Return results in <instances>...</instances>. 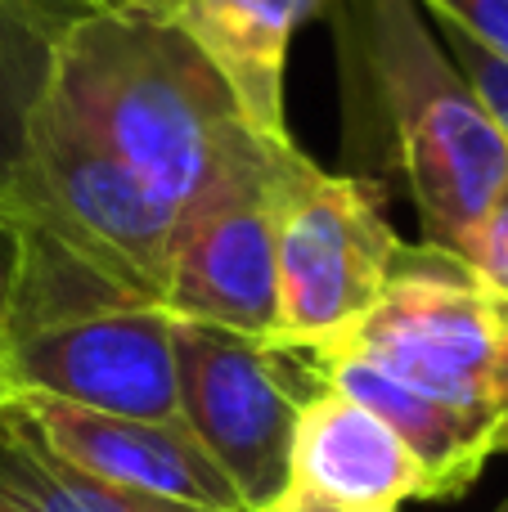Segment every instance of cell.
Masks as SVG:
<instances>
[{
	"instance_id": "cell-6",
	"label": "cell",
	"mask_w": 508,
	"mask_h": 512,
	"mask_svg": "<svg viewBox=\"0 0 508 512\" xmlns=\"http://www.w3.org/2000/svg\"><path fill=\"white\" fill-rule=\"evenodd\" d=\"M180 423L257 512L288 490L302 405L324 387L311 355L216 324L171 319Z\"/></svg>"
},
{
	"instance_id": "cell-17",
	"label": "cell",
	"mask_w": 508,
	"mask_h": 512,
	"mask_svg": "<svg viewBox=\"0 0 508 512\" xmlns=\"http://www.w3.org/2000/svg\"><path fill=\"white\" fill-rule=\"evenodd\" d=\"M491 454H508V301H500V351L491 378Z\"/></svg>"
},
{
	"instance_id": "cell-8",
	"label": "cell",
	"mask_w": 508,
	"mask_h": 512,
	"mask_svg": "<svg viewBox=\"0 0 508 512\" xmlns=\"http://www.w3.org/2000/svg\"><path fill=\"white\" fill-rule=\"evenodd\" d=\"M288 144H275L257 167L230 176L180 212L176 252H171L167 292H162V310L171 319L216 324L275 342V162Z\"/></svg>"
},
{
	"instance_id": "cell-24",
	"label": "cell",
	"mask_w": 508,
	"mask_h": 512,
	"mask_svg": "<svg viewBox=\"0 0 508 512\" xmlns=\"http://www.w3.org/2000/svg\"><path fill=\"white\" fill-rule=\"evenodd\" d=\"M495 512H508V499H504V504H500V508H495Z\"/></svg>"
},
{
	"instance_id": "cell-9",
	"label": "cell",
	"mask_w": 508,
	"mask_h": 512,
	"mask_svg": "<svg viewBox=\"0 0 508 512\" xmlns=\"http://www.w3.org/2000/svg\"><path fill=\"white\" fill-rule=\"evenodd\" d=\"M5 414L23 432H32L54 459L99 481L176 499V504L203 512H248L230 477L207 459L185 423L95 414V409H77L45 396H9Z\"/></svg>"
},
{
	"instance_id": "cell-1",
	"label": "cell",
	"mask_w": 508,
	"mask_h": 512,
	"mask_svg": "<svg viewBox=\"0 0 508 512\" xmlns=\"http://www.w3.org/2000/svg\"><path fill=\"white\" fill-rule=\"evenodd\" d=\"M50 104L180 212L275 149L171 9L122 5L72 18L54 54Z\"/></svg>"
},
{
	"instance_id": "cell-14",
	"label": "cell",
	"mask_w": 508,
	"mask_h": 512,
	"mask_svg": "<svg viewBox=\"0 0 508 512\" xmlns=\"http://www.w3.org/2000/svg\"><path fill=\"white\" fill-rule=\"evenodd\" d=\"M437 27H441V45H446V54L455 59V68L464 72V81L473 86L477 104L486 108L491 126L508 144V59H500V54L486 50V45H477L473 36H464L459 27H446V23H437Z\"/></svg>"
},
{
	"instance_id": "cell-7",
	"label": "cell",
	"mask_w": 508,
	"mask_h": 512,
	"mask_svg": "<svg viewBox=\"0 0 508 512\" xmlns=\"http://www.w3.org/2000/svg\"><path fill=\"white\" fill-rule=\"evenodd\" d=\"M0 364L9 396L180 423L171 315L158 306H104L23 328L0 342Z\"/></svg>"
},
{
	"instance_id": "cell-22",
	"label": "cell",
	"mask_w": 508,
	"mask_h": 512,
	"mask_svg": "<svg viewBox=\"0 0 508 512\" xmlns=\"http://www.w3.org/2000/svg\"><path fill=\"white\" fill-rule=\"evenodd\" d=\"M90 5H95V9H117L122 0H90Z\"/></svg>"
},
{
	"instance_id": "cell-13",
	"label": "cell",
	"mask_w": 508,
	"mask_h": 512,
	"mask_svg": "<svg viewBox=\"0 0 508 512\" xmlns=\"http://www.w3.org/2000/svg\"><path fill=\"white\" fill-rule=\"evenodd\" d=\"M81 14L90 9L72 0H0V203L27 158L36 108L50 95L59 36Z\"/></svg>"
},
{
	"instance_id": "cell-11",
	"label": "cell",
	"mask_w": 508,
	"mask_h": 512,
	"mask_svg": "<svg viewBox=\"0 0 508 512\" xmlns=\"http://www.w3.org/2000/svg\"><path fill=\"white\" fill-rule=\"evenodd\" d=\"M315 0H176L171 18L185 27L248 126L270 144L293 140L284 122L288 45Z\"/></svg>"
},
{
	"instance_id": "cell-21",
	"label": "cell",
	"mask_w": 508,
	"mask_h": 512,
	"mask_svg": "<svg viewBox=\"0 0 508 512\" xmlns=\"http://www.w3.org/2000/svg\"><path fill=\"white\" fill-rule=\"evenodd\" d=\"M5 400H9V387H5V364H0V409H5Z\"/></svg>"
},
{
	"instance_id": "cell-15",
	"label": "cell",
	"mask_w": 508,
	"mask_h": 512,
	"mask_svg": "<svg viewBox=\"0 0 508 512\" xmlns=\"http://www.w3.org/2000/svg\"><path fill=\"white\" fill-rule=\"evenodd\" d=\"M455 256L477 274V283H482L486 292L508 301V180Z\"/></svg>"
},
{
	"instance_id": "cell-2",
	"label": "cell",
	"mask_w": 508,
	"mask_h": 512,
	"mask_svg": "<svg viewBox=\"0 0 508 512\" xmlns=\"http://www.w3.org/2000/svg\"><path fill=\"white\" fill-rule=\"evenodd\" d=\"M347 77L378 122L387 162L405 180L423 243L459 252L508 180V144L477 104L419 0H351L342 27Z\"/></svg>"
},
{
	"instance_id": "cell-12",
	"label": "cell",
	"mask_w": 508,
	"mask_h": 512,
	"mask_svg": "<svg viewBox=\"0 0 508 512\" xmlns=\"http://www.w3.org/2000/svg\"><path fill=\"white\" fill-rule=\"evenodd\" d=\"M311 364L333 391H342L374 418H383L396 432V441L419 459L423 499H455L482 477L486 459H491V418L441 405V400L356 360H315L311 355Z\"/></svg>"
},
{
	"instance_id": "cell-18",
	"label": "cell",
	"mask_w": 508,
	"mask_h": 512,
	"mask_svg": "<svg viewBox=\"0 0 508 512\" xmlns=\"http://www.w3.org/2000/svg\"><path fill=\"white\" fill-rule=\"evenodd\" d=\"M18 256H23L18 225L0 212V337L9 328V310H14V292H18Z\"/></svg>"
},
{
	"instance_id": "cell-5",
	"label": "cell",
	"mask_w": 508,
	"mask_h": 512,
	"mask_svg": "<svg viewBox=\"0 0 508 512\" xmlns=\"http://www.w3.org/2000/svg\"><path fill=\"white\" fill-rule=\"evenodd\" d=\"M500 351V297L477 283L455 252L405 243L383 297L315 360H356L464 414H491V378Z\"/></svg>"
},
{
	"instance_id": "cell-16",
	"label": "cell",
	"mask_w": 508,
	"mask_h": 512,
	"mask_svg": "<svg viewBox=\"0 0 508 512\" xmlns=\"http://www.w3.org/2000/svg\"><path fill=\"white\" fill-rule=\"evenodd\" d=\"M423 5L437 14V23L459 27L477 45L508 59V0H423Z\"/></svg>"
},
{
	"instance_id": "cell-10",
	"label": "cell",
	"mask_w": 508,
	"mask_h": 512,
	"mask_svg": "<svg viewBox=\"0 0 508 512\" xmlns=\"http://www.w3.org/2000/svg\"><path fill=\"white\" fill-rule=\"evenodd\" d=\"M288 490L356 512H396L405 499H423V468L383 418L324 382L297 418Z\"/></svg>"
},
{
	"instance_id": "cell-23",
	"label": "cell",
	"mask_w": 508,
	"mask_h": 512,
	"mask_svg": "<svg viewBox=\"0 0 508 512\" xmlns=\"http://www.w3.org/2000/svg\"><path fill=\"white\" fill-rule=\"evenodd\" d=\"M72 5H86V9H95V5H90V0H72Z\"/></svg>"
},
{
	"instance_id": "cell-20",
	"label": "cell",
	"mask_w": 508,
	"mask_h": 512,
	"mask_svg": "<svg viewBox=\"0 0 508 512\" xmlns=\"http://www.w3.org/2000/svg\"><path fill=\"white\" fill-rule=\"evenodd\" d=\"M122 5H144V9H171L176 5V0H122ZM117 5V9H122Z\"/></svg>"
},
{
	"instance_id": "cell-4",
	"label": "cell",
	"mask_w": 508,
	"mask_h": 512,
	"mask_svg": "<svg viewBox=\"0 0 508 512\" xmlns=\"http://www.w3.org/2000/svg\"><path fill=\"white\" fill-rule=\"evenodd\" d=\"M401 248L365 180L329 176L288 144L275 162V342L315 351L347 333L383 297Z\"/></svg>"
},
{
	"instance_id": "cell-19",
	"label": "cell",
	"mask_w": 508,
	"mask_h": 512,
	"mask_svg": "<svg viewBox=\"0 0 508 512\" xmlns=\"http://www.w3.org/2000/svg\"><path fill=\"white\" fill-rule=\"evenodd\" d=\"M257 512H356V508H342V504H329L320 495H306V490H284L275 504L257 508Z\"/></svg>"
},
{
	"instance_id": "cell-3",
	"label": "cell",
	"mask_w": 508,
	"mask_h": 512,
	"mask_svg": "<svg viewBox=\"0 0 508 512\" xmlns=\"http://www.w3.org/2000/svg\"><path fill=\"white\" fill-rule=\"evenodd\" d=\"M0 212L108 279L122 297L162 310L180 207L104 153L50 104L36 108L27 158Z\"/></svg>"
}]
</instances>
